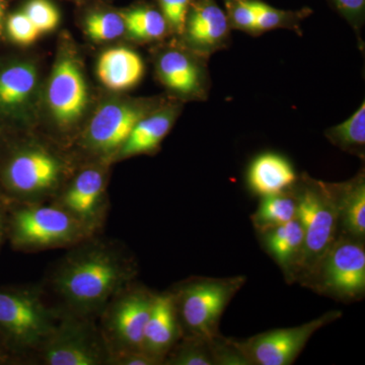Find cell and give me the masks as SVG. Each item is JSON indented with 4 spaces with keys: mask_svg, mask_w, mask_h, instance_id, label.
Segmentation results:
<instances>
[{
    "mask_svg": "<svg viewBox=\"0 0 365 365\" xmlns=\"http://www.w3.org/2000/svg\"><path fill=\"white\" fill-rule=\"evenodd\" d=\"M264 232L266 247L280 266L288 269L297 264L304 246V230L297 218Z\"/></svg>",
    "mask_w": 365,
    "mask_h": 365,
    "instance_id": "cell-22",
    "label": "cell"
},
{
    "mask_svg": "<svg viewBox=\"0 0 365 365\" xmlns=\"http://www.w3.org/2000/svg\"><path fill=\"white\" fill-rule=\"evenodd\" d=\"M83 30L91 42L110 43L126 36L121 11L107 6L88 7L83 16Z\"/></svg>",
    "mask_w": 365,
    "mask_h": 365,
    "instance_id": "cell-23",
    "label": "cell"
},
{
    "mask_svg": "<svg viewBox=\"0 0 365 365\" xmlns=\"http://www.w3.org/2000/svg\"><path fill=\"white\" fill-rule=\"evenodd\" d=\"M337 197L339 220L348 235L361 239L365 235V184L364 180L341 190Z\"/></svg>",
    "mask_w": 365,
    "mask_h": 365,
    "instance_id": "cell-25",
    "label": "cell"
},
{
    "mask_svg": "<svg viewBox=\"0 0 365 365\" xmlns=\"http://www.w3.org/2000/svg\"><path fill=\"white\" fill-rule=\"evenodd\" d=\"M0 50V134L38 130L45 72L35 55Z\"/></svg>",
    "mask_w": 365,
    "mask_h": 365,
    "instance_id": "cell-6",
    "label": "cell"
},
{
    "mask_svg": "<svg viewBox=\"0 0 365 365\" xmlns=\"http://www.w3.org/2000/svg\"><path fill=\"white\" fill-rule=\"evenodd\" d=\"M91 235L52 202L7 203L6 242L14 251L31 254L66 250Z\"/></svg>",
    "mask_w": 365,
    "mask_h": 365,
    "instance_id": "cell-7",
    "label": "cell"
},
{
    "mask_svg": "<svg viewBox=\"0 0 365 365\" xmlns=\"http://www.w3.org/2000/svg\"><path fill=\"white\" fill-rule=\"evenodd\" d=\"M60 318L41 283L0 287V339L18 364H29Z\"/></svg>",
    "mask_w": 365,
    "mask_h": 365,
    "instance_id": "cell-4",
    "label": "cell"
},
{
    "mask_svg": "<svg viewBox=\"0 0 365 365\" xmlns=\"http://www.w3.org/2000/svg\"><path fill=\"white\" fill-rule=\"evenodd\" d=\"M209 342L195 337L182 336L163 359L165 365H213L216 364Z\"/></svg>",
    "mask_w": 365,
    "mask_h": 365,
    "instance_id": "cell-27",
    "label": "cell"
},
{
    "mask_svg": "<svg viewBox=\"0 0 365 365\" xmlns=\"http://www.w3.org/2000/svg\"><path fill=\"white\" fill-rule=\"evenodd\" d=\"M339 314L340 312H331L304 325L268 331L234 345L248 364L252 361L259 365H289L306 347L309 338Z\"/></svg>",
    "mask_w": 365,
    "mask_h": 365,
    "instance_id": "cell-13",
    "label": "cell"
},
{
    "mask_svg": "<svg viewBox=\"0 0 365 365\" xmlns=\"http://www.w3.org/2000/svg\"><path fill=\"white\" fill-rule=\"evenodd\" d=\"M180 110L181 106L178 103L163 102L141 118L120 148L115 163L158 151L163 139L172 130Z\"/></svg>",
    "mask_w": 365,
    "mask_h": 365,
    "instance_id": "cell-18",
    "label": "cell"
},
{
    "mask_svg": "<svg viewBox=\"0 0 365 365\" xmlns=\"http://www.w3.org/2000/svg\"><path fill=\"white\" fill-rule=\"evenodd\" d=\"M61 21L58 7L51 0H26L7 14L2 40L13 47H30L54 32Z\"/></svg>",
    "mask_w": 365,
    "mask_h": 365,
    "instance_id": "cell-15",
    "label": "cell"
},
{
    "mask_svg": "<svg viewBox=\"0 0 365 365\" xmlns=\"http://www.w3.org/2000/svg\"><path fill=\"white\" fill-rule=\"evenodd\" d=\"M297 200L282 193L263 196L258 210L253 215L255 227L262 232L292 222L297 218Z\"/></svg>",
    "mask_w": 365,
    "mask_h": 365,
    "instance_id": "cell-26",
    "label": "cell"
},
{
    "mask_svg": "<svg viewBox=\"0 0 365 365\" xmlns=\"http://www.w3.org/2000/svg\"><path fill=\"white\" fill-rule=\"evenodd\" d=\"M230 21L242 30L255 31L256 16L252 0H232L228 4Z\"/></svg>",
    "mask_w": 365,
    "mask_h": 365,
    "instance_id": "cell-31",
    "label": "cell"
},
{
    "mask_svg": "<svg viewBox=\"0 0 365 365\" xmlns=\"http://www.w3.org/2000/svg\"><path fill=\"white\" fill-rule=\"evenodd\" d=\"M252 4L256 16L255 31H268L287 26L289 25L290 21L294 20V14L274 9L258 0H252Z\"/></svg>",
    "mask_w": 365,
    "mask_h": 365,
    "instance_id": "cell-29",
    "label": "cell"
},
{
    "mask_svg": "<svg viewBox=\"0 0 365 365\" xmlns=\"http://www.w3.org/2000/svg\"><path fill=\"white\" fill-rule=\"evenodd\" d=\"M297 218L304 230V246L297 267L313 275L336 242L339 225L337 197L325 187L307 188L297 199Z\"/></svg>",
    "mask_w": 365,
    "mask_h": 365,
    "instance_id": "cell-12",
    "label": "cell"
},
{
    "mask_svg": "<svg viewBox=\"0 0 365 365\" xmlns=\"http://www.w3.org/2000/svg\"><path fill=\"white\" fill-rule=\"evenodd\" d=\"M329 140L344 150H364L365 145V103L346 121L333 127L327 133Z\"/></svg>",
    "mask_w": 365,
    "mask_h": 365,
    "instance_id": "cell-28",
    "label": "cell"
},
{
    "mask_svg": "<svg viewBox=\"0 0 365 365\" xmlns=\"http://www.w3.org/2000/svg\"><path fill=\"white\" fill-rule=\"evenodd\" d=\"M112 165L78 163L50 202L66 210L91 235L102 234L109 216Z\"/></svg>",
    "mask_w": 365,
    "mask_h": 365,
    "instance_id": "cell-9",
    "label": "cell"
},
{
    "mask_svg": "<svg viewBox=\"0 0 365 365\" xmlns=\"http://www.w3.org/2000/svg\"><path fill=\"white\" fill-rule=\"evenodd\" d=\"M170 32L182 35L192 0H158Z\"/></svg>",
    "mask_w": 365,
    "mask_h": 365,
    "instance_id": "cell-30",
    "label": "cell"
},
{
    "mask_svg": "<svg viewBox=\"0 0 365 365\" xmlns=\"http://www.w3.org/2000/svg\"><path fill=\"white\" fill-rule=\"evenodd\" d=\"M9 0H0V41L4 36V23L9 14Z\"/></svg>",
    "mask_w": 365,
    "mask_h": 365,
    "instance_id": "cell-36",
    "label": "cell"
},
{
    "mask_svg": "<svg viewBox=\"0 0 365 365\" xmlns=\"http://www.w3.org/2000/svg\"><path fill=\"white\" fill-rule=\"evenodd\" d=\"M155 297V292L133 281L108 302L97 321L110 354L143 350L144 332Z\"/></svg>",
    "mask_w": 365,
    "mask_h": 365,
    "instance_id": "cell-11",
    "label": "cell"
},
{
    "mask_svg": "<svg viewBox=\"0 0 365 365\" xmlns=\"http://www.w3.org/2000/svg\"><path fill=\"white\" fill-rule=\"evenodd\" d=\"M126 36L137 41H158L170 33L167 21L160 9L145 4L122 9Z\"/></svg>",
    "mask_w": 365,
    "mask_h": 365,
    "instance_id": "cell-24",
    "label": "cell"
},
{
    "mask_svg": "<svg viewBox=\"0 0 365 365\" xmlns=\"http://www.w3.org/2000/svg\"><path fill=\"white\" fill-rule=\"evenodd\" d=\"M7 203L0 196V251L6 242Z\"/></svg>",
    "mask_w": 365,
    "mask_h": 365,
    "instance_id": "cell-34",
    "label": "cell"
},
{
    "mask_svg": "<svg viewBox=\"0 0 365 365\" xmlns=\"http://www.w3.org/2000/svg\"><path fill=\"white\" fill-rule=\"evenodd\" d=\"M66 1L74 2V4H78V2H83V0H66Z\"/></svg>",
    "mask_w": 365,
    "mask_h": 365,
    "instance_id": "cell-37",
    "label": "cell"
},
{
    "mask_svg": "<svg viewBox=\"0 0 365 365\" xmlns=\"http://www.w3.org/2000/svg\"><path fill=\"white\" fill-rule=\"evenodd\" d=\"M109 357L97 319L61 316L29 364L108 365Z\"/></svg>",
    "mask_w": 365,
    "mask_h": 365,
    "instance_id": "cell-10",
    "label": "cell"
},
{
    "mask_svg": "<svg viewBox=\"0 0 365 365\" xmlns=\"http://www.w3.org/2000/svg\"><path fill=\"white\" fill-rule=\"evenodd\" d=\"M228 30L227 14L215 0H198L190 6L182 35L191 51L207 54L222 46Z\"/></svg>",
    "mask_w": 365,
    "mask_h": 365,
    "instance_id": "cell-17",
    "label": "cell"
},
{
    "mask_svg": "<svg viewBox=\"0 0 365 365\" xmlns=\"http://www.w3.org/2000/svg\"><path fill=\"white\" fill-rule=\"evenodd\" d=\"M18 364L16 359L9 351V349L4 344L1 339H0V365H14Z\"/></svg>",
    "mask_w": 365,
    "mask_h": 365,
    "instance_id": "cell-35",
    "label": "cell"
},
{
    "mask_svg": "<svg viewBox=\"0 0 365 365\" xmlns=\"http://www.w3.org/2000/svg\"><path fill=\"white\" fill-rule=\"evenodd\" d=\"M297 175L292 165L280 155L265 153L252 163L248 173L249 186L262 196L282 193L294 184Z\"/></svg>",
    "mask_w": 365,
    "mask_h": 365,
    "instance_id": "cell-21",
    "label": "cell"
},
{
    "mask_svg": "<svg viewBox=\"0 0 365 365\" xmlns=\"http://www.w3.org/2000/svg\"><path fill=\"white\" fill-rule=\"evenodd\" d=\"M163 102L158 98H136L111 93L98 98L69 151L78 163L115 165L120 148L137 122Z\"/></svg>",
    "mask_w": 365,
    "mask_h": 365,
    "instance_id": "cell-5",
    "label": "cell"
},
{
    "mask_svg": "<svg viewBox=\"0 0 365 365\" xmlns=\"http://www.w3.org/2000/svg\"><path fill=\"white\" fill-rule=\"evenodd\" d=\"M318 270H321L322 284L328 292L343 299L361 297L365 292L364 245L352 240L336 241L316 272Z\"/></svg>",
    "mask_w": 365,
    "mask_h": 365,
    "instance_id": "cell-14",
    "label": "cell"
},
{
    "mask_svg": "<svg viewBox=\"0 0 365 365\" xmlns=\"http://www.w3.org/2000/svg\"><path fill=\"white\" fill-rule=\"evenodd\" d=\"M346 18L356 20L364 14L365 0H334Z\"/></svg>",
    "mask_w": 365,
    "mask_h": 365,
    "instance_id": "cell-33",
    "label": "cell"
},
{
    "mask_svg": "<svg viewBox=\"0 0 365 365\" xmlns=\"http://www.w3.org/2000/svg\"><path fill=\"white\" fill-rule=\"evenodd\" d=\"M138 265L119 240L91 235L66 249L41 283L60 316L98 319L118 292L135 281Z\"/></svg>",
    "mask_w": 365,
    "mask_h": 365,
    "instance_id": "cell-1",
    "label": "cell"
},
{
    "mask_svg": "<svg viewBox=\"0 0 365 365\" xmlns=\"http://www.w3.org/2000/svg\"><path fill=\"white\" fill-rule=\"evenodd\" d=\"M160 360L155 359L144 350H124L111 353L108 365H160Z\"/></svg>",
    "mask_w": 365,
    "mask_h": 365,
    "instance_id": "cell-32",
    "label": "cell"
},
{
    "mask_svg": "<svg viewBox=\"0 0 365 365\" xmlns=\"http://www.w3.org/2000/svg\"><path fill=\"white\" fill-rule=\"evenodd\" d=\"M181 337V327L172 292L155 294L144 332L143 349L163 364V359Z\"/></svg>",
    "mask_w": 365,
    "mask_h": 365,
    "instance_id": "cell-20",
    "label": "cell"
},
{
    "mask_svg": "<svg viewBox=\"0 0 365 365\" xmlns=\"http://www.w3.org/2000/svg\"><path fill=\"white\" fill-rule=\"evenodd\" d=\"M78 162L40 131L0 134V196L7 203L50 202Z\"/></svg>",
    "mask_w": 365,
    "mask_h": 365,
    "instance_id": "cell-2",
    "label": "cell"
},
{
    "mask_svg": "<svg viewBox=\"0 0 365 365\" xmlns=\"http://www.w3.org/2000/svg\"><path fill=\"white\" fill-rule=\"evenodd\" d=\"M194 53L187 47H168L155 57L158 79L177 97L199 98L203 93L205 73Z\"/></svg>",
    "mask_w": 365,
    "mask_h": 365,
    "instance_id": "cell-16",
    "label": "cell"
},
{
    "mask_svg": "<svg viewBox=\"0 0 365 365\" xmlns=\"http://www.w3.org/2000/svg\"><path fill=\"white\" fill-rule=\"evenodd\" d=\"M244 278L210 279L197 278L184 281L173 288L175 306L182 336L212 342L217 337V326L225 307Z\"/></svg>",
    "mask_w": 365,
    "mask_h": 365,
    "instance_id": "cell-8",
    "label": "cell"
},
{
    "mask_svg": "<svg viewBox=\"0 0 365 365\" xmlns=\"http://www.w3.org/2000/svg\"><path fill=\"white\" fill-rule=\"evenodd\" d=\"M140 55L125 46H114L101 52L96 62V76L111 93H123L138 85L144 76Z\"/></svg>",
    "mask_w": 365,
    "mask_h": 365,
    "instance_id": "cell-19",
    "label": "cell"
},
{
    "mask_svg": "<svg viewBox=\"0 0 365 365\" xmlns=\"http://www.w3.org/2000/svg\"><path fill=\"white\" fill-rule=\"evenodd\" d=\"M97 101L78 46L68 33H62L45 76L38 131L69 150Z\"/></svg>",
    "mask_w": 365,
    "mask_h": 365,
    "instance_id": "cell-3",
    "label": "cell"
}]
</instances>
